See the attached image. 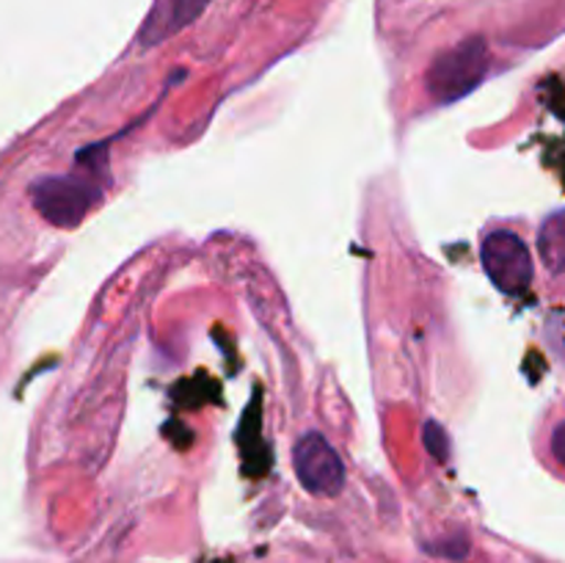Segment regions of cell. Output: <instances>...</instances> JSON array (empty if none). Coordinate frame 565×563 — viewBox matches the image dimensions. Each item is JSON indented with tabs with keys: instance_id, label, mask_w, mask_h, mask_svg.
Here are the masks:
<instances>
[{
	"instance_id": "obj_1",
	"label": "cell",
	"mask_w": 565,
	"mask_h": 563,
	"mask_svg": "<svg viewBox=\"0 0 565 563\" xmlns=\"http://www.w3.org/2000/svg\"><path fill=\"white\" fill-rule=\"evenodd\" d=\"M486 72H489V47L483 39L472 36L439 53L425 75V86L436 103H456L483 81Z\"/></svg>"
},
{
	"instance_id": "obj_5",
	"label": "cell",
	"mask_w": 565,
	"mask_h": 563,
	"mask_svg": "<svg viewBox=\"0 0 565 563\" xmlns=\"http://www.w3.org/2000/svg\"><path fill=\"white\" fill-rule=\"evenodd\" d=\"M539 254L552 279H565V210H557L541 224Z\"/></svg>"
},
{
	"instance_id": "obj_7",
	"label": "cell",
	"mask_w": 565,
	"mask_h": 563,
	"mask_svg": "<svg viewBox=\"0 0 565 563\" xmlns=\"http://www.w3.org/2000/svg\"><path fill=\"white\" fill-rule=\"evenodd\" d=\"M210 3H213V0H171L169 11H166L158 31H154V42H158V39H166L169 33L182 31L185 25H191Z\"/></svg>"
},
{
	"instance_id": "obj_4",
	"label": "cell",
	"mask_w": 565,
	"mask_h": 563,
	"mask_svg": "<svg viewBox=\"0 0 565 563\" xmlns=\"http://www.w3.org/2000/svg\"><path fill=\"white\" fill-rule=\"evenodd\" d=\"M292 467H296V475L303 489L318 497H334L345 486L342 458L337 456L334 447L320 434H307L296 442Z\"/></svg>"
},
{
	"instance_id": "obj_2",
	"label": "cell",
	"mask_w": 565,
	"mask_h": 563,
	"mask_svg": "<svg viewBox=\"0 0 565 563\" xmlns=\"http://www.w3.org/2000/svg\"><path fill=\"white\" fill-rule=\"evenodd\" d=\"M483 270L505 296H522L533 285L535 265L527 243L513 230H494L480 243Z\"/></svg>"
},
{
	"instance_id": "obj_6",
	"label": "cell",
	"mask_w": 565,
	"mask_h": 563,
	"mask_svg": "<svg viewBox=\"0 0 565 563\" xmlns=\"http://www.w3.org/2000/svg\"><path fill=\"white\" fill-rule=\"evenodd\" d=\"M544 461L565 478V397L550 412L544 425Z\"/></svg>"
},
{
	"instance_id": "obj_3",
	"label": "cell",
	"mask_w": 565,
	"mask_h": 563,
	"mask_svg": "<svg viewBox=\"0 0 565 563\" xmlns=\"http://www.w3.org/2000/svg\"><path fill=\"white\" fill-rule=\"evenodd\" d=\"M31 199L50 224L75 226L97 204L99 191L81 177H42L39 182H33Z\"/></svg>"
}]
</instances>
